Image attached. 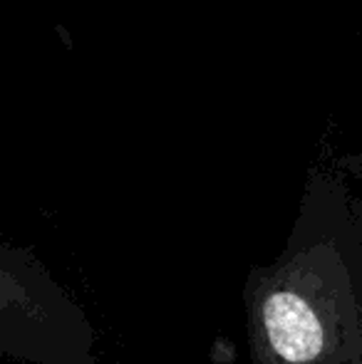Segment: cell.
Here are the masks:
<instances>
[{
  "label": "cell",
  "instance_id": "obj_1",
  "mask_svg": "<svg viewBox=\"0 0 362 364\" xmlns=\"http://www.w3.org/2000/svg\"><path fill=\"white\" fill-rule=\"evenodd\" d=\"M358 275L345 260L295 258L261 273L251 320L261 364H362Z\"/></svg>",
  "mask_w": 362,
  "mask_h": 364
}]
</instances>
